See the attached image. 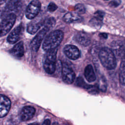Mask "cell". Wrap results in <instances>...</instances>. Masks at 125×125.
I'll return each instance as SVG.
<instances>
[{"label":"cell","instance_id":"f546056e","mask_svg":"<svg viewBox=\"0 0 125 125\" xmlns=\"http://www.w3.org/2000/svg\"><path fill=\"white\" fill-rule=\"evenodd\" d=\"M28 125H40L38 123H32V124H30Z\"/></svg>","mask_w":125,"mask_h":125},{"label":"cell","instance_id":"2e32d148","mask_svg":"<svg viewBox=\"0 0 125 125\" xmlns=\"http://www.w3.org/2000/svg\"><path fill=\"white\" fill-rule=\"evenodd\" d=\"M75 40L80 44L84 46H88L91 42L89 35L83 31H80L76 34Z\"/></svg>","mask_w":125,"mask_h":125},{"label":"cell","instance_id":"d4e9b609","mask_svg":"<svg viewBox=\"0 0 125 125\" xmlns=\"http://www.w3.org/2000/svg\"><path fill=\"white\" fill-rule=\"evenodd\" d=\"M121 1V0H112L109 3V6L112 8H116L120 5Z\"/></svg>","mask_w":125,"mask_h":125},{"label":"cell","instance_id":"d6986e66","mask_svg":"<svg viewBox=\"0 0 125 125\" xmlns=\"http://www.w3.org/2000/svg\"><path fill=\"white\" fill-rule=\"evenodd\" d=\"M84 75L86 80L90 83L94 82L96 79L93 66L91 64H88L85 67Z\"/></svg>","mask_w":125,"mask_h":125},{"label":"cell","instance_id":"ffe728a7","mask_svg":"<svg viewBox=\"0 0 125 125\" xmlns=\"http://www.w3.org/2000/svg\"><path fill=\"white\" fill-rule=\"evenodd\" d=\"M119 79L120 83L124 85L125 80V63L124 56L123 57L122 61L121 63L119 70Z\"/></svg>","mask_w":125,"mask_h":125},{"label":"cell","instance_id":"5b68a950","mask_svg":"<svg viewBox=\"0 0 125 125\" xmlns=\"http://www.w3.org/2000/svg\"><path fill=\"white\" fill-rule=\"evenodd\" d=\"M16 19L14 14H10L4 18L0 22V37L7 34L14 25Z\"/></svg>","mask_w":125,"mask_h":125},{"label":"cell","instance_id":"4fadbf2b","mask_svg":"<svg viewBox=\"0 0 125 125\" xmlns=\"http://www.w3.org/2000/svg\"><path fill=\"white\" fill-rule=\"evenodd\" d=\"M111 46V50L115 56L119 58L124 56V45L122 41H116L113 42Z\"/></svg>","mask_w":125,"mask_h":125},{"label":"cell","instance_id":"7402d4cb","mask_svg":"<svg viewBox=\"0 0 125 125\" xmlns=\"http://www.w3.org/2000/svg\"><path fill=\"white\" fill-rule=\"evenodd\" d=\"M75 10L76 12L79 14H83L85 11V7L83 4L79 3L75 5Z\"/></svg>","mask_w":125,"mask_h":125},{"label":"cell","instance_id":"52a82bcc","mask_svg":"<svg viewBox=\"0 0 125 125\" xmlns=\"http://www.w3.org/2000/svg\"><path fill=\"white\" fill-rule=\"evenodd\" d=\"M41 7V2L38 0H34L30 2L25 11L26 17L32 20L35 18L39 13Z\"/></svg>","mask_w":125,"mask_h":125},{"label":"cell","instance_id":"9a60e30c","mask_svg":"<svg viewBox=\"0 0 125 125\" xmlns=\"http://www.w3.org/2000/svg\"><path fill=\"white\" fill-rule=\"evenodd\" d=\"M35 113V109L31 106H25L22 108L20 113L21 119L26 121L31 119Z\"/></svg>","mask_w":125,"mask_h":125},{"label":"cell","instance_id":"3957f363","mask_svg":"<svg viewBox=\"0 0 125 125\" xmlns=\"http://www.w3.org/2000/svg\"><path fill=\"white\" fill-rule=\"evenodd\" d=\"M99 57L103 66L107 69H113L116 66V57L110 49L107 47L102 48L99 52Z\"/></svg>","mask_w":125,"mask_h":125},{"label":"cell","instance_id":"f1b7e54d","mask_svg":"<svg viewBox=\"0 0 125 125\" xmlns=\"http://www.w3.org/2000/svg\"><path fill=\"white\" fill-rule=\"evenodd\" d=\"M6 1V0H0V5L4 3Z\"/></svg>","mask_w":125,"mask_h":125},{"label":"cell","instance_id":"30bf717a","mask_svg":"<svg viewBox=\"0 0 125 125\" xmlns=\"http://www.w3.org/2000/svg\"><path fill=\"white\" fill-rule=\"evenodd\" d=\"M63 52L69 59L73 60L78 59L80 56V52L79 49L73 45H65L63 48Z\"/></svg>","mask_w":125,"mask_h":125},{"label":"cell","instance_id":"9c48e42d","mask_svg":"<svg viewBox=\"0 0 125 125\" xmlns=\"http://www.w3.org/2000/svg\"><path fill=\"white\" fill-rule=\"evenodd\" d=\"M11 107L9 99L3 95H0V118L6 116Z\"/></svg>","mask_w":125,"mask_h":125},{"label":"cell","instance_id":"8992f818","mask_svg":"<svg viewBox=\"0 0 125 125\" xmlns=\"http://www.w3.org/2000/svg\"><path fill=\"white\" fill-rule=\"evenodd\" d=\"M22 2L21 0H10L8 2L5 7L2 15L4 18L10 14L17 13L21 9L22 7Z\"/></svg>","mask_w":125,"mask_h":125},{"label":"cell","instance_id":"6da1fadb","mask_svg":"<svg viewBox=\"0 0 125 125\" xmlns=\"http://www.w3.org/2000/svg\"><path fill=\"white\" fill-rule=\"evenodd\" d=\"M55 24V20L53 18H50L46 20L43 25V28L40 31L37 35L34 38L30 43L31 49L37 52L41 45V44L47 32Z\"/></svg>","mask_w":125,"mask_h":125},{"label":"cell","instance_id":"ba28073f","mask_svg":"<svg viewBox=\"0 0 125 125\" xmlns=\"http://www.w3.org/2000/svg\"><path fill=\"white\" fill-rule=\"evenodd\" d=\"M62 79L66 84H71L73 83L75 74L73 70L67 64L64 63L62 68Z\"/></svg>","mask_w":125,"mask_h":125},{"label":"cell","instance_id":"7a4b0ae2","mask_svg":"<svg viewBox=\"0 0 125 125\" xmlns=\"http://www.w3.org/2000/svg\"><path fill=\"white\" fill-rule=\"evenodd\" d=\"M63 37L62 32L59 30L53 31L50 33L44 39L43 44V49L47 52L57 48L62 42Z\"/></svg>","mask_w":125,"mask_h":125},{"label":"cell","instance_id":"cb8c5ba5","mask_svg":"<svg viewBox=\"0 0 125 125\" xmlns=\"http://www.w3.org/2000/svg\"><path fill=\"white\" fill-rule=\"evenodd\" d=\"M100 84H99V86H98V88L104 92L105 91L106 89V84L105 80H103V78H101V79L100 80Z\"/></svg>","mask_w":125,"mask_h":125},{"label":"cell","instance_id":"277c9868","mask_svg":"<svg viewBox=\"0 0 125 125\" xmlns=\"http://www.w3.org/2000/svg\"><path fill=\"white\" fill-rule=\"evenodd\" d=\"M57 48L47 51L43 62V68L49 74L54 73L56 69V61Z\"/></svg>","mask_w":125,"mask_h":125},{"label":"cell","instance_id":"4dcf8cb0","mask_svg":"<svg viewBox=\"0 0 125 125\" xmlns=\"http://www.w3.org/2000/svg\"><path fill=\"white\" fill-rule=\"evenodd\" d=\"M52 125H59V124L57 122H54Z\"/></svg>","mask_w":125,"mask_h":125},{"label":"cell","instance_id":"4316f807","mask_svg":"<svg viewBox=\"0 0 125 125\" xmlns=\"http://www.w3.org/2000/svg\"><path fill=\"white\" fill-rule=\"evenodd\" d=\"M50 124H51L50 120L49 119H46L43 121L42 125H50Z\"/></svg>","mask_w":125,"mask_h":125},{"label":"cell","instance_id":"484cf974","mask_svg":"<svg viewBox=\"0 0 125 125\" xmlns=\"http://www.w3.org/2000/svg\"><path fill=\"white\" fill-rule=\"evenodd\" d=\"M57 8L58 7L57 5L53 2H50L47 7V10L50 12H54L57 10Z\"/></svg>","mask_w":125,"mask_h":125},{"label":"cell","instance_id":"1f68e13d","mask_svg":"<svg viewBox=\"0 0 125 125\" xmlns=\"http://www.w3.org/2000/svg\"></svg>","mask_w":125,"mask_h":125},{"label":"cell","instance_id":"44dd1931","mask_svg":"<svg viewBox=\"0 0 125 125\" xmlns=\"http://www.w3.org/2000/svg\"><path fill=\"white\" fill-rule=\"evenodd\" d=\"M76 85L79 87H82L85 89H87L90 86V85L87 84L84 81L83 78L81 77H79L77 78L76 82Z\"/></svg>","mask_w":125,"mask_h":125},{"label":"cell","instance_id":"e0dca14e","mask_svg":"<svg viewBox=\"0 0 125 125\" xmlns=\"http://www.w3.org/2000/svg\"><path fill=\"white\" fill-rule=\"evenodd\" d=\"M81 19V16L76 12H68L64 15L62 18L63 21L68 23L78 22Z\"/></svg>","mask_w":125,"mask_h":125},{"label":"cell","instance_id":"8fae6325","mask_svg":"<svg viewBox=\"0 0 125 125\" xmlns=\"http://www.w3.org/2000/svg\"><path fill=\"white\" fill-rule=\"evenodd\" d=\"M23 31V27L21 24L17 26L8 35L7 40L10 44H14L20 39Z\"/></svg>","mask_w":125,"mask_h":125},{"label":"cell","instance_id":"83f0119b","mask_svg":"<svg viewBox=\"0 0 125 125\" xmlns=\"http://www.w3.org/2000/svg\"><path fill=\"white\" fill-rule=\"evenodd\" d=\"M100 36H101L102 38H104V39H106L107 37V35L105 33H101L100 34Z\"/></svg>","mask_w":125,"mask_h":125},{"label":"cell","instance_id":"5bb4252c","mask_svg":"<svg viewBox=\"0 0 125 125\" xmlns=\"http://www.w3.org/2000/svg\"><path fill=\"white\" fill-rule=\"evenodd\" d=\"M45 20L42 19L40 20H34L30 22L27 27V31L30 34H35L39 29L44 25L45 22Z\"/></svg>","mask_w":125,"mask_h":125},{"label":"cell","instance_id":"603a6c76","mask_svg":"<svg viewBox=\"0 0 125 125\" xmlns=\"http://www.w3.org/2000/svg\"><path fill=\"white\" fill-rule=\"evenodd\" d=\"M88 92L92 94H96L99 93V88L95 85H91L87 89Z\"/></svg>","mask_w":125,"mask_h":125},{"label":"cell","instance_id":"7c38bea8","mask_svg":"<svg viewBox=\"0 0 125 125\" xmlns=\"http://www.w3.org/2000/svg\"><path fill=\"white\" fill-rule=\"evenodd\" d=\"M104 12L102 11H97L94 14L93 17L90 20L89 24L92 27L96 29H99L102 25L103 18L104 16Z\"/></svg>","mask_w":125,"mask_h":125},{"label":"cell","instance_id":"ac0fdd59","mask_svg":"<svg viewBox=\"0 0 125 125\" xmlns=\"http://www.w3.org/2000/svg\"><path fill=\"white\" fill-rule=\"evenodd\" d=\"M10 53L14 56L21 58L24 54V47L22 42L17 43L10 50Z\"/></svg>","mask_w":125,"mask_h":125}]
</instances>
